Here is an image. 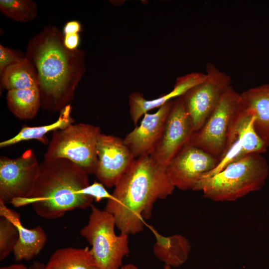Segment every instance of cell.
I'll return each instance as SVG.
<instances>
[{
	"label": "cell",
	"mask_w": 269,
	"mask_h": 269,
	"mask_svg": "<svg viewBox=\"0 0 269 269\" xmlns=\"http://www.w3.org/2000/svg\"><path fill=\"white\" fill-rule=\"evenodd\" d=\"M63 38L56 27L47 26L31 39L25 54L37 73L41 107L51 112L70 104L85 71L84 52L67 49Z\"/></svg>",
	"instance_id": "6da1fadb"
},
{
	"label": "cell",
	"mask_w": 269,
	"mask_h": 269,
	"mask_svg": "<svg viewBox=\"0 0 269 269\" xmlns=\"http://www.w3.org/2000/svg\"><path fill=\"white\" fill-rule=\"evenodd\" d=\"M114 187L105 210L113 216L121 233L128 235L142 231L155 202L171 195L175 188L166 169L150 155L135 158Z\"/></svg>",
	"instance_id": "7a4b0ae2"
},
{
	"label": "cell",
	"mask_w": 269,
	"mask_h": 269,
	"mask_svg": "<svg viewBox=\"0 0 269 269\" xmlns=\"http://www.w3.org/2000/svg\"><path fill=\"white\" fill-rule=\"evenodd\" d=\"M89 184L88 175L71 161L44 159L31 195L10 204L15 207L31 205L38 216L55 219L68 211L91 206L93 199L81 193Z\"/></svg>",
	"instance_id": "3957f363"
},
{
	"label": "cell",
	"mask_w": 269,
	"mask_h": 269,
	"mask_svg": "<svg viewBox=\"0 0 269 269\" xmlns=\"http://www.w3.org/2000/svg\"><path fill=\"white\" fill-rule=\"evenodd\" d=\"M269 172L265 158L261 153H252L214 175L202 178L193 190L201 191L205 198L214 201H234L260 190Z\"/></svg>",
	"instance_id": "277c9868"
},
{
	"label": "cell",
	"mask_w": 269,
	"mask_h": 269,
	"mask_svg": "<svg viewBox=\"0 0 269 269\" xmlns=\"http://www.w3.org/2000/svg\"><path fill=\"white\" fill-rule=\"evenodd\" d=\"M101 134L98 126L72 124L53 132L44 159H67L87 175L94 174L98 157L97 145Z\"/></svg>",
	"instance_id": "5b68a950"
},
{
	"label": "cell",
	"mask_w": 269,
	"mask_h": 269,
	"mask_svg": "<svg viewBox=\"0 0 269 269\" xmlns=\"http://www.w3.org/2000/svg\"><path fill=\"white\" fill-rule=\"evenodd\" d=\"M90 207L88 223L80 230V235L91 245L98 269H120L123 259L130 252L129 235H117L113 216L92 204Z\"/></svg>",
	"instance_id": "8992f818"
},
{
	"label": "cell",
	"mask_w": 269,
	"mask_h": 269,
	"mask_svg": "<svg viewBox=\"0 0 269 269\" xmlns=\"http://www.w3.org/2000/svg\"><path fill=\"white\" fill-rule=\"evenodd\" d=\"M206 74L204 81L191 88L180 96L194 133L202 128L224 94L232 86L230 76L212 63L207 65Z\"/></svg>",
	"instance_id": "52a82bcc"
},
{
	"label": "cell",
	"mask_w": 269,
	"mask_h": 269,
	"mask_svg": "<svg viewBox=\"0 0 269 269\" xmlns=\"http://www.w3.org/2000/svg\"><path fill=\"white\" fill-rule=\"evenodd\" d=\"M240 102L241 94L231 86L203 126L194 133L188 143L219 160L225 149L231 122Z\"/></svg>",
	"instance_id": "ba28073f"
},
{
	"label": "cell",
	"mask_w": 269,
	"mask_h": 269,
	"mask_svg": "<svg viewBox=\"0 0 269 269\" xmlns=\"http://www.w3.org/2000/svg\"><path fill=\"white\" fill-rule=\"evenodd\" d=\"M40 163L31 149L16 158L0 157V200L5 204L29 197L39 175Z\"/></svg>",
	"instance_id": "9c48e42d"
},
{
	"label": "cell",
	"mask_w": 269,
	"mask_h": 269,
	"mask_svg": "<svg viewBox=\"0 0 269 269\" xmlns=\"http://www.w3.org/2000/svg\"><path fill=\"white\" fill-rule=\"evenodd\" d=\"M194 133L183 100L180 97L177 98L173 101L160 138L149 155L159 166L166 169Z\"/></svg>",
	"instance_id": "30bf717a"
},
{
	"label": "cell",
	"mask_w": 269,
	"mask_h": 269,
	"mask_svg": "<svg viewBox=\"0 0 269 269\" xmlns=\"http://www.w3.org/2000/svg\"><path fill=\"white\" fill-rule=\"evenodd\" d=\"M218 162L219 159L212 155L188 143L170 162L166 171L175 188L193 190Z\"/></svg>",
	"instance_id": "8fae6325"
},
{
	"label": "cell",
	"mask_w": 269,
	"mask_h": 269,
	"mask_svg": "<svg viewBox=\"0 0 269 269\" xmlns=\"http://www.w3.org/2000/svg\"><path fill=\"white\" fill-rule=\"evenodd\" d=\"M95 174L105 186H115L135 159L123 139L101 133L97 145Z\"/></svg>",
	"instance_id": "7c38bea8"
},
{
	"label": "cell",
	"mask_w": 269,
	"mask_h": 269,
	"mask_svg": "<svg viewBox=\"0 0 269 269\" xmlns=\"http://www.w3.org/2000/svg\"><path fill=\"white\" fill-rule=\"evenodd\" d=\"M268 147L255 131L254 121L244 118L237 119L229 127L225 149L217 165L202 178L214 175L228 165L250 153L263 154Z\"/></svg>",
	"instance_id": "4fadbf2b"
},
{
	"label": "cell",
	"mask_w": 269,
	"mask_h": 269,
	"mask_svg": "<svg viewBox=\"0 0 269 269\" xmlns=\"http://www.w3.org/2000/svg\"><path fill=\"white\" fill-rule=\"evenodd\" d=\"M173 101L167 102L154 113H145L140 125L123 139L135 158L149 155L153 150L160 138Z\"/></svg>",
	"instance_id": "5bb4252c"
},
{
	"label": "cell",
	"mask_w": 269,
	"mask_h": 269,
	"mask_svg": "<svg viewBox=\"0 0 269 269\" xmlns=\"http://www.w3.org/2000/svg\"><path fill=\"white\" fill-rule=\"evenodd\" d=\"M206 74L201 72H193L178 77L173 89L168 93L157 99L146 100L142 94L138 92L132 93L129 96L130 113L134 124L148 111L160 108L167 102L181 96L189 89L203 82Z\"/></svg>",
	"instance_id": "9a60e30c"
},
{
	"label": "cell",
	"mask_w": 269,
	"mask_h": 269,
	"mask_svg": "<svg viewBox=\"0 0 269 269\" xmlns=\"http://www.w3.org/2000/svg\"><path fill=\"white\" fill-rule=\"evenodd\" d=\"M0 215L11 221L17 229L18 240L13 251L15 261L29 260L37 255L47 241L43 228L40 226L25 228L20 221L19 214L0 200Z\"/></svg>",
	"instance_id": "2e32d148"
},
{
	"label": "cell",
	"mask_w": 269,
	"mask_h": 269,
	"mask_svg": "<svg viewBox=\"0 0 269 269\" xmlns=\"http://www.w3.org/2000/svg\"><path fill=\"white\" fill-rule=\"evenodd\" d=\"M241 94V105L254 117V127L269 146V84L251 88Z\"/></svg>",
	"instance_id": "e0dca14e"
},
{
	"label": "cell",
	"mask_w": 269,
	"mask_h": 269,
	"mask_svg": "<svg viewBox=\"0 0 269 269\" xmlns=\"http://www.w3.org/2000/svg\"><path fill=\"white\" fill-rule=\"evenodd\" d=\"M156 238L153 247L155 256L165 265L179 267L188 260L191 246L188 240L180 234L165 237L150 227Z\"/></svg>",
	"instance_id": "ac0fdd59"
},
{
	"label": "cell",
	"mask_w": 269,
	"mask_h": 269,
	"mask_svg": "<svg viewBox=\"0 0 269 269\" xmlns=\"http://www.w3.org/2000/svg\"><path fill=\"white\" fill-rule=\"evenodd\" d=\"M74 123V120L71 116V107L69 104L60 112L58 119L54 122L41 126H23L15 136L0 142V147L10 146L31 139H36L44 144H47L48 142L45 135L47 133L63 129Z\"/></svg>",
	"instance_id": "d6986e66"
},
{
	"label": "cell",
	"mask_w": 269,
	"mask_h": 269,
	"mask_svg": "<svg viewBox=\"0 0 269 269\" xmlns=\"http://www.w3.org/2000/svg\"><path fill=\"white\" fill-rule=\"evenodd\" d=\"M45 269H98L91 250L88 247H66L56 250Z\"/></svg>",
	"instance_id": "ffe728a7"
},
{
	"label": "cell",
	"mask_w": 269,
	"mask_h": 269,
	"mask_svg": "<svg viewBox=\"0 0 269 269\" xmlns=\"http://www.w3.org/2000/svg\"><path fill=\"white\" fill-rule=\"evenodd\" d=\"M6 102L9 110L16 118L20 120H31L35 118L41 107L38 87L8 90Z\"/></svg>",
	"instance_id": "44dd1931"
},
{
	"label": "cell",
	"mask_w": 269,
	"mask_h": 269,
	"mask_svg": "<svg viewBox=\"0 0 269 269\" xmlns=\"http://www.w3.org/2000/svg\"><path fill=\"white\" fill-rule=\"evenodd\" d=\"M38 87L35 67L25 57L21 62L8 67L0 75V87L18 90Z\"/></svg>",
	"instance_id": "7402d4cb"
},
{
	"label": "cell",
	"mask_w": 269,
	"mask_h": 269,
	"mask_svg": "<svg viewBox=\"0 0 269 269\" xmlns=\"http://www.w3.org/2000/svg\"><path fill=\"white\" fill-rule=\"evenodd\" d=\"M0 11L17 22H26L37 15L36 4L31 0H0Z\"/></svg>",
	"instance_id": "603a6c76"
},
{
	"label": "cell",
	"mask_w": 269,
	"mask_h": 269,
	"mask_svg": "<svg viewBox=\"0 0 269 269\" xmlns=\"http://www.w3.org/2000/svg\"><path fill=\"white\" fill-rule=\"evenodd\" d=\"M18 240V232L15 225L6 218H0V260L6 258L14 249Z\"/></svg>",
	"instance_id": "cb8c5ba5"
},
{
	"label": "cell",
	"mask_w": 269,
	"mask_h": 269,
	"mask_svg": "<svg viewBox=\"0 0 269 269\" xmlns=\"http://www.w3.org/2000/svg\"><path fill=\"white\" fill-rule=\"evenodd\" d=\"M25 58L22 53L0 45V76L9 66L19 63Z\"/></svg>",
	"instance_id": "d4e9b609"
},
{
	"label": "cell",
	"mask_w": 269,
	"mask_h": 269,
	"mask_svg": "<svg viewBox=\"0 0 269 269\" xmlns=\"http://www.w3.org/2000/svg\"><path fill=\"white\" fill-rule=\"evenodd\" d=\"M81 193L91 197L97 202L104 199L108 200L112 198V194L106 190L105 186L102 183L96 181L84 188Z\"/></svg>",
	"instance_id": "484cf974"
},
{
	"label": "cell",
	"mask_w": 269,
	"mask_h": 269,
	"mask_svg": "<svg viewBox=\"0 0 269 269\" xmlns=\"http://www.w3.org/2000/svg\"><path fill=\"white\" fill-rule=\"evenodd\" d=\"M80 37L78 33L64 35L63 43L68 49L74 50L77 49L79 43Z\"/></svg>",
	"instance_id": "4316f807"
},
{
	"label": "cell",
	"mask_w": 269,
	"mask_h": 269,
	"mask_svg": "<svg viewBox=\"0 0 269 269\" xmlns=\"http://www.w3.org/2000/svg\"><path fill=\"white\" fill-rule=\"evenodd\" d=\"M81 30V24L77 21L73 20L67 22L63 28V34H75Z\"/></svg>",
	"instance_id": "83f0119b"
},
{
	"label": "cell",
	"mask_w": 269,
	"mask_h": 269,
	"mask_svg": "<svg viewBox=\"0 0 269 269\" xmlns=\"http://www.w3.org/2000/svg\"><path fill=\"white\" fill-rule=\"evenodd\" d=\"M0 269H28L22 264H14L8 266L2 267Z\"/></svg>",
	"instance_id": "f1b7e54d"
},
{
	"label": "cell",
	"mask_w": 269,
	"mask_h": 269,
	"mask_svg": "<svg viewBox=\"0 0 269 269\" xmlns=\"http://www.w3.org/2000/svg\"><path fill=\"white\" fill-rule=\"evenodd\" d=\"M120 269H139L136 266L133 264H127L123 266Z\"/></svg>",
	"instance_id": "f546056e"
},
{
	"label": "cell",
	"mask_w": 269,
	"mask_h": 269,
	"mask_svg": "<svg viewBox=\"0 0 269 269\" xmlns=\"http://www.w3.org/2000/svg\"><path fill=\"white\" fill-rule=\"evenodd\" d=\"M164 269H171V267L169 266L164 265Z\"/></svg>",
	"instance_id": "4dcf8cb0"
}]
</instances>
